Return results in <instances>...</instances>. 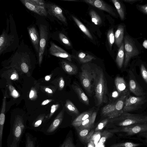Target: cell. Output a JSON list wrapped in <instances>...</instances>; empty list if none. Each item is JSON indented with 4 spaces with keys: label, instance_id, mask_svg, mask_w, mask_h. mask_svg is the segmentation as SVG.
<instances>
[{
    "label": "cell",
    "instance_id": "1",
    "mask_svg": "<svg viewBox=\"0 0 147 147\" xmlns=\"http://www.w3.org/2000/svg\"><path fill=\"white\" fill-rule=\"evenodd\" d=\"M20 45L19 39L14 18L10 14L7 18L6 27L0 35V56L15 51Z\"/></svg>",
    "mask_w": 147,
    "mask_h": 147
},
{
    "label": "cell",
    "instance_id": "2",
    "mask_svg": "<svg viewBox=\"0 0 147 147\" xmlns=\"http://www.w3.org/2000/svg\"><path fill=\"white\" fill-rule=\"evenodd\" d=\"M93 90L95 105L99 107L108 102L107 81L102 69L95 65L94 73Z\"/></svg>",
    "mask_w": 147,
    "mask_h": 147
},
{
    "label": "cell",
    "instance_id": "3",
    "mask_svg": "<svg viewBox=\"0 0 147 147\" xmlns=\"http://www.w3.org/2000/svg\"><path fill=\"white\" fill-rule=\"evenodd\" d=\"M108 123L115 129L132 125L147 123V116L123 112L117 117L109 119Z\"/></svg>",
    "mask_w": 147,
    "mask_h": 147
},
{
    "label": "cell",
    "instance_id": "4",
    "mask_svg": "<svg viewBox=\"0 0 147 147\" xmlns=\"http://www.w3.org/2000/svg\"><path fill=\"white\" fill-rule=\"evenodd\" d=\"M129 93L120 95L115 100L109 102L103 107L101 111L102 116L109 119L115 118L123 113L124 100Z\"/></svg>",
    "mask_w": 147,
    "mask_h": 147
},
{
    "label": "cell",
    "instance_id": "5",
    "mask_svg": "<svg viewBox=\"0 0 147 147\" xmlns=\"http://www.w3.org/2000/svg\"><path fill=\"white\" fill-rule=\"evenodd\" d=\"M95 64L86 63L81 67L79 77L81 83L89 96H91L94 90L93 82Z\"/></svg>",
    "mask_w": 147,
    "mask_h": 147
},
{
    "label": "cell",
    "instance_id": "6",
    "mask_svg": "<svg viewBox=\"0 0 147 147\" xmlns=\"http://www.w3.org/2000/svg\"><path fill=\"white\" fill-rule=\"evenodd\" d=\"M146 101L145 96H135L129 95L125 99L123 112L128 113L140 109Z\"/></svg>",
    "mask_w": 147,
    "mask_h": 147
},
{
    "label": "cell",
    "instance_id": "7",
    "mask_svg": "<svg viewBox=\"0 0 147 147\" xmlns=\"http://www.w3.org/2000/svg\"><path fill=\"white\" fill-rule=\"evenodd\" d=\"M21 3L28 9L42 16H47L46 3L42 0H20Z\"/></svg>",
    "mask_w": 147,
    "mask_h": 147
},
{
    "label": "cell",
    "instance_id": "8",
    "mask_svg": "<svg viewBox=\"0 0 147 147\" xmlns=\"http://www.w3.org/2000/svg\"><path fill=\"white\" fill-rule=\"evenodd\" d=\"M124 45L125 58L124 65L125 67L127 65L131 59L138 55L139 52L133 40L128 35H125L124 37Z\"/></svg>",
    "mask_w": 147,
    "mask_h": 147
},
{
    "label": "cell",
    "instance_id": "9",
    "mask_svg": "<svg viewBox=\"0 0 147 147\" xmlns=\"http://www.w3.org/2000/svg\"><path fill=\"white\" fill-rule=\"evenodd\" d=\"M147 131V123L132 125L110 130L109 132H125L128 136H131Z\"/></svg>",
    "mask_w": 147,
    "mask_h": 147
},
{
    "label": "cell",
    "instance_id": "10",
    "mask_svg": "<svg viewBox=\"0 0 147 147\" xmlns=\"http://www.w3.org/2000/svg\"><path fill=\"white\" fill-rule=\"evenodd\" d=\"M24 128L23 120L20 116L16 117L13 127V141L11 147H16Z\"/></svg>",
    "mask_w": 147,
    "mask_h": 147
},
{
    "label": "cell",
    "instance_id": "11",
    "mask_svg": "<svg viewBox=\"0 0 147 147\" xmlns=\"http://www.w3.org/2000/svg\"><path fill=\"white\" fill-rule=\"evenodd\" d=\"M40 40L38 52V63L40 66L42 63L43 54L48 37V32L46 26L40 24Z\"/></svg>",
    "mask_w": 147,
    "mask_h": 147
},
{
    "label": "cell",
    "instance_id": "12",
    "mask_svg": "<svg viewBox=\"0 0 147 147\" xmlns=\"http://www.w3.org/2000/svg\"><path fill=\"white\" fill-rule=\"evenodd\" d=\"M84 1L85 2L100 9L107 12L113 16L115 17L116 16L114 9L102 0H84Z\"/></svg>",
    "mask_w": 147,
    "mask_h": 147
},
{
    "label": "cell",
    "instance_id": "13",
    "mask_svg": "<svg viewBox=\"0 0 147 147\" xmlns=\"http://www.w3.org/2000/svg\"><path fill=\"white\" fill-rule=\"evenodd\" d=\"M50 45L49 51L51 55L71 61L72 56L71 55L54 43L51 42Z\"/></svg>",
    "mask_w": 147,
    "mask_h": 147
},
{
    "label": "cell",
    "instance_id": "14",
    "mask_svg": "<svg viewBox=\"0 0 147 147\" xmlns=\"http://www.w3.org/2000/svg\"><path fill=\"white\" fill-rule=\"evenodd\" d=\"M133 74L130 73L129 82V90L137 96H144L146 93L136 80Z\"/></svg>",
    "mask_w": 147,
    "mask_h": 147
},
{
    "label": "cell",
    "instance_id": "15",
    "mask_svg": "<svg viewBox=\"0 0 147 147\" xmlns=\"http://www.w3.org/2000/svg\"><path fill=\"white\" fill-rule=\"evenodd\" d=\"M45 7L48 13L58 19L61 21L66 23V18L63 15L62 9L58 6L53 4H46Z\"/></svg>",
    "mask_w": 147,
    "mask_h": 147
},
{
    "label": "cell",
    "instance_id": "16",
    "mask_svg": "<svg viewBox=\"0 0 147 147\" xmlns=\"http://www.w3.org/2000/svg\"><path fill=\"white\" fill-rule=\"evenodd\" d=\"M28 30L32 43L36 51L38 53L40 40L38 33L34 26L28 27Z\"/></svg>",
    "mask_w": 147,
    "mask_h": 147
},
{
    "label": "cell",
    "instance_id": "17",
    "mask_svg": "<svg viewBox=\"0 0 147 147\" xmlns=\"http://www.w3.org/2000/svg\"><path fill=\"white\" fill-rule=\"evenodd\" d=\"M114 82L116 89L120 95L129 93L127 84L123 78L117 77L115 79Z\"/></svg>",
    "mask_w": 147,
    "mask_h": 147
},
{
    "label": "cell",
    "instance_id": "18",
    "mask_svg": "<svg viewBox=\"0 0 147 147\" xmlns=\"http://www.w3.org/2000/svg\"><path fill=\"white\" fill-rule=\"evenodd\" d=\"M71 86L80 101L85 105H89V100L88 98L78 84L74 82Z\"/></svg>",
    "mask_w": 147,
    "mask_h": 147
},
{
    "label": "cell",
    "instance_id": "19",
    "mask_svg": "<svg viewBox=\"0 0 147 147\" xmlns=\"http://www.w3.org/2000/svg\"><path fill=\"white\" fill-rule=\"evenodd\" d=\"M94 110V109H92L81 113L73 121L72 125L76 128L78 127L82 122L91 116Z\"/></svg>",
    "mask_w": 147,
    "mask_h": 147
},
{
    "label": "cell",
    "instance_id": "20",
    "mask_svg": "<svg viewBox=\"0 0 147 147\" xmlns=\"http://www.w3.org/2000/svg\"><path fill=\"white\" fill-rule=\"evenodd\" d=\"M97 113V111H94L89 118L82 122L80 126L76 128H92L94 126Z\"/></svg>",
    "mask_w": 147,
    "mask_h": 147
},
{
    "label": "cell",
    "instance_id": "21",
    "mask_svg": "<svg viewBox=\"0 0 147 147\" xmlns=\"http://www.w3.org/2000/svg\"><path fill=\"white\" fill-rule=\"evenodd\" d=\"M64 110L63 109L59 113L47 130L48 133L54 131L61 123L63 117Z\"/></svg>",
    "mask_w": 147,
    "mask_h": 147
},
{
    "label": "cell",
    "instance_id": "22",
    "mask_svg": "<svg viewBox=\"0 0 147 147\" xmlns=\"http://www.w3.org/2000/svg\"><path fill=\"white\" fill-rule=\"evenodd\" d=\"M61 63L62 69L67 74L73 75L77 73L78 68L74 64L65 60H62Z\"/></svg>",
    "mask_w": 147,
    "mask_h": 147
},
{
    "label": "cell",
    "instance_id": "23",
    "mask_svg": "<svg viewBox=\"0 0 147 147\" xmlns=\"http://www.w3.org/2000/svg\"><path fill=\"white\" fill-rule=\"evenodd\" d=\"M124 26L122 25H119L118 26L114 35L115 43L119 47L122 43L124 37Z\"/></svg>",
    "mask_w": 147,
    "mask_h": 147
},
{
    "label": "cell",
    "instance_id": "24",
    "mask_svg": "<svg viewBox=\"0 0 147 147\" xmlns=\"http://www.w3.org/2000/svg\"><path fill=\"white\" fill-rule=\"evenodd\" d=\"M124 45L122 43L119 47L115 60L119 68L122 67L124 58Z\"/></svg>",
    "mask_w": 147,
    "mask_h": 147
},
{
    "label": "cell",
    "instance_id": "25",
    "mask_svg": "<svg viewBox=\"0 0 147 147\" xmlns=\"http://www.w3.org/2000/svg\"><path fill=\"white\" fill-rule=\"evenodd\" d=\"M121 20L125 18V12L124 7L121 2L118 0H111Z\"/></svg>",
    "mask_w": 147,
    "mask_h": 147
},
{
    "label": "cell",
    "instance_id": "26",
    "mask_svg": "<svg viewBox=\"0 0 147 147\" xmlns=\"http://www.w3.org/2000/svg\"><path fill=\"white\" fill-rule=\"evenodd\" d=\"M5 107H2L0 114V147H2L3 128L5 119Z\"/></svg>",
    "mask_w": 147,
    "mask_h": 147
},
{
    "label": "cell",
    "instance_id": "27",
    "mask_svg": "<svg viewBox=\"0 0 147 147\" xmlns=\"http://www.w3.org/2000/svg\"><path fill=\"white\" fill-rule=\"evenodd\" d=\"M72 17L81 30L89 38L92 39L93 37L92 35L86 26L75 17L72 16Z\"/></svg>",
    "mask_w": 147,
    "mask_h": 147
},
{
    "label": "cell",
    "instance_id": "28",
    "mask_svg": "<svg viewBox=\"0 0 147 147\" xmlns=\"http://www.w3.org/2000/svg\"><path fill=\"white\" fill-rule=\"evenodd\" d=\"M78 57L79 61L82 63H87L95 59L94 56L82 52L78 53Z\"/></svg>",
    "mask_w": 147,
    "mask_h": 147
},
{
    "label": "cell",
    "instance_id": "29",
    "mask_svg": "<svg viewBox=\"0 0 147 147\" xmlns=\"http://www.w3.org/2000/svg\"><path fill=\"white\" fill-rule=\"evenodd\" d=\"M89 14L91 18L92 21L95 25H99L102 22V19L98 13L93 10H91Z\"/></svg>",
    "mask_w": 147,
    "mask_h": 147
},
{
    "label": "cell",
    "instance_id": "30",
    "mask_svg": "<svg viewBox=\"0 0 147 147\" xmlns=\"http://www.w3.org/2000/svg\"><path fill=\"white\" fill-rule=\"evenodd\" d=\"M65 106L69 112L76 115L79 114V112L77 108L69 99L66 100Z\"/></svg>",
    "mask_w": 147,
    "mask_h": 147
},
{
    "label": "cell",
    "instance_id": "31",
    "mask_svg": "<svg viewBox=\"0 0 147 147\" xmlns=\"http://www.w3.org/2000/svg\"><path fill=\"white\" fill-rule=\"evenodd\" d=\"M91 129L90 128L82 129L76 128L79 137L82 142H84L86 137Z\"/></svg>",
    "mask_w": 147,
    "mask_h": 147
},
{
    "label": "cell",
    "instance_id": "32",
    "mask_svg": "<svg viewBox=\"0 0 147 147\" xmlns=\"http://www.w3.org/2000/svg\"><path fill=\"white\" fill-rule=\"evenodd\" d=\"M140 145L139 144L127 142L115 144L109 147H136Z\"/></svg>",
    "mask_w": 147,
    "mask_h": 147
},
{
    "label": "cell",
    "instance_id": "33",
    "mask_svg": "<svg viewBox=\"0 0 147 147\" xmlns=\"http://www.w3.org/2000/svg\"><path fill=\"white\" fill-rule=\"evenodd\" d=\"M107 39L110 49H111L112 46L115 42V36L113 28L110 29L107 33Z\"/></svg>",
    "mask_w": 147,
    "mask_h": 147
},
{
    "label": "cell",
    "instance_id": "34",
    "mask_svg": "<svg viewBox=\"0 0 147 147\" xmlns=\"http://www.w3.org/2000/svg\"><path fill=\"white\" fill-rule=\"evenodd\" d=\"M37 88L35 86L32 87L30 91L29 97V99L32 100H34L38 98Z\"/></svg>",
    "mask_w": 147,
    "mask_h": 147
},
{
    "label": "cell",
    "instance_id": "35",
    "mask_svg": "<svg viewBox=\"0 0 147 147\" xmlns=\"http://www.w3.org/2000/svg\"><path fill=\"white\" fill-rule=\"evenodd\" d=\"M109 119L106 118L101 121L98 124L95 130V132H100L108 123Z\"/></svg>",
    "mask_w": 147,
    "mask_h": 147
},
{
    "label": "cell",
    "instance_id": "36",
    "mask_svg": "<svg viewBox=\"0 0 147 147\" xmlns=\"http://www.w3.org/2000/svg\"><path fill=\"white\" fill-rule=\"evenodd\" d=\"M40 88L42 91L49 95H52L55 91V88L51 86H41Z\"/></svg>",
    "mask_w": 147,
    "mask_h": 147
},
{
    "label": "cell",
    "instance_id": "37",
    "mask_svg": "<svg viewBox=\"0 0 147 147\" xmlns=\"http://www.w3.org/2000/svg\"><path fill=\"white\" fill-rule=\"evenodd\" d=\"M60 147H76L74 144L72 139L70 137L67 138Z\"/></svg>",
    "mask_w": 147,
    "mask_h": 147
},
{
    "label": "cell",
    "instance_id": "38",
    "mask_svg": "<svg viewBox=\"0 0 147 147\" xmlns=\"http://www.w3.org/2000/svg\"><path fill=\"white\" fill-rule=\"evenodd\" d=\"M109 131H105L101 134V137L100 139V142L101 144L104 143L106 139L109 137H110L112 134Z\"/></svg>",
    "mask_w": 147,
    "mask_h": 147
},
{
    "label": "cell",
    "instance_id": "39",
    "mask_svg": "<svg viewBox=\"0 0 147 147\" xmlns=\"http://www.w3.org/2000/svg\"><path fill=\"white\" fill-rule=\"evenodd\" d=\"M59 37L60 40L63 43L69 47L71 46L70 42L64 34L60 33L59 34Z\"/></svg>",
    "mask_w": 147,
    "mask_h": 147
},
{
    "label": "cell",
    "instance_id": "40",
    "mask_svg": "<svg viewBox=\"0 0 147 147\" xmlns=\"http://www.w3.org/2000/svg\"><path fill=\"white\" fill-rule=\"evenodd\" d=\"M9 88L11 95L13 98H17L20 96L19 93L12 85H9Z\"/></svg>",
    "mask_w": 147,
    "mask_h": 147
},
{
    "label": "cell",
    "instance_id": "41",
    "mask_svg": "<svg viewBox=\"0 0 147 147\" xmlns=\"http://www.w3.org/2000/svg\"><path fill=\"white\" fill-rule=\"evenodd\" d=\"M140 71L144 81L147 83V71L144 65L142 64L140 67Z\"/></svg>",
    "mask_w": 147,
    "mask_h": 147
},
{
    "label": "cell",
    "instance_id": "42",
    "mask_svg": "<svg viewBox=\"0 0 147 147\" xmlns=\"http://www.w3.org/2000/svg\"><path fill=\"white\" fill-rule=\"evenodd\" d=\"M59 106V104H53L51 106L50 112L49 115L48 119L51 118L55 112L57 110Z\"/></svg>",
    "mask_w": 147,
    "mask_h": 147
},
{
    "label": "cell",
    "instance_id": "43",
    "mask_svg": "<svg viewBox=\"0 0 147 147\" xmlns=\"http://www.w3.org/2000/svg\"><path fill=\"white\" fill-rule=\"evenodd\" d=\"M45 117V114H44L40 115L37 119L34 124V126L36 127L41 124Z\"/></svg>",
    "mask_w": 147,
    "mask_h": 147
},
{
    "label": "cell",
    "instance_id": "44",
    "mask_svg": "<svg viewBox=\"0 0 147 147\" xmlns=\"http://www.w3.org/2000/svg\"><path fill=\"white\" fill-rule=\"evenodd\" d=\"M65 83L64 79L62 77H60L58 80V87L59 90H63L65 86Z\"/></svg>",
    "mask_w": 147,
    "mask_h": 147
},
{
    "label": "cell",
    "instance_id": "45",
    "mask_svg": "<svg viewBox=\"0 0 147 147\" xmlns=\"http://www.w3.org/2000/svg\"><path fill=\"white\" fill-rule=\"evenodd\" d=\"M26 147H34L33 141L30 137L28 136L26 138Z\"/></svg>",
    "mask_w": 147,
    "mask_h": 147
},
{
    "label": "cell",
    "instance_id": "46",
    "mask_svg": "<svg viewBox=\"0 0 147 147\" xmlns=\"http://www.w3.org/2000/svg\"><path fill=\"white\" fill-rule=\"evenodd\" d=\"M137 7L140 11H142L145 14H147V5H138Z\"/></svg>",
    "mask_w": 147,
    "mask_h": 147
},
{
    "label": "cell",
    "instance_id": "47",
    "mask_svg": "<svg viewBox=\"0 0 147 147\" xmlns=\"http://www.w3.org/2000/svg\"><path fill=\"white\" fill-rule=\"evenodd\" d=\"M94 132V131L92 130L90 131L89 133H88L84 141L85 142L87 143L88 142L90 141L91 137L93 135Z\"/></svg>",
    "mask_w": 147,
    "mask_h": 147
},
{
    "label": "cell",
    "instance_id": "48",
    "mask_svg": "<svg viewBox=\"0 0 147 147\" xmlns=\"http://www.w3.org/2000/svg\"><path fill=\"white\" fill-rule=\"evenodd\" d=\"M10 78L13 80H17L18 79V75L16 72H14L11 75Z\"/></svg>",
    "mask_w": 147,
    "mask_h": 147
},
{
    "label": "cell",
    "instance_id": "49",
    "mask_svg": "<svg viewBox=\"0 0 147 147\" xmlns=\"http://www.w3.org/2000/svg\"><path fill=\"white\" fill-rule=\"evenodd\" d=\"M53 100L52 99H47L43 101L41 103V105L43 106L46 105L49 103L53 101Z\"/></svg>",
    "mask_w": 147,
    "mask_h": 147
},
{
    "label": "cell",
    "instance_id": "50",
    "mask_svg": "<svg viewBox=\"0 0 147 147\" xmlns=\"http://www.w3.org/2000/svg\"><path fill=\"white\" fill-rule=\"evenodd\" d=\"M142 45L143 47L146 49H147V40H145L143 43Z\"/></svg>",
    "mask_w": 147,
    "mask_h": 147
},
{
    "label": "cell",
    "instance_id": "51",
    "mask_svg": "<svg viewBox=\"0 0 147 147\" xmlns=\"http://www.w3.org/2000/svg\"><path fill=\"white\" fill-rule=\"evenodd\" d=\"M51 76V75H47L45 76V80L47 81H49L50 80Z\"/></svg>",
    "mask_w": 147,
    "mask_h": 147
},
{
    "label": "cell",
    "instance_id": "52",
    "mask_svg": "<svg viewBox=\"0 0 147 147\" xmlns=\"http://www.w3.org/2000/svg\"><path fill=\"white\" fill-rule=\"evenodd\" d=\"M125 1L126 2H129V3H130V2H136V1H137V0H124L123 1Z\"/></svg>",
    "mask_w": 147,
    "mask_h": 147
}]
</instances>
